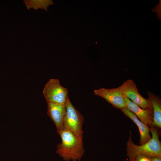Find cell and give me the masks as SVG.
<instances>
[{"mask_svg": "<svg viewBox=\"0 0 161 161\" xmlns=\"http://www.w3.org/2000/svg\"><path fill=\"white\" fill-rule=\"evenodd\" d=\"M57 132L61 141L57 145L56 153L66 161L81 160L85 152L83 142L68 130L63 129Z\"/></svg>", "mask_w": 161, "mask_h": 161, "instance_id": "6da1fadb", "label": "cell"}, {"mask_svg": "<svg viewBox=\"0 0 161 161\" xmlns=\"http://www.w3.org/2000/svg\"><path fill=\"white\" fill-rule=\"evenodd\" d=\"M157 128L154 126H151L150 131L152 135L151 138L146 143L140 145L135 144L132 142L130 134L126 143V154L129 158L137 154L161 157L160 132Z\"/></svg>", "mask_w": 161, "mask_h": 161, "instance_id": "7a4b0ae2", "label": "cell"}, {"mask_svg": "<svg viewBox=\"0 0 161 161\" xmlns=\"http://www.w3.org/2000/svg\"><path fill=\"white\" fill-rule=\"evenodd\" d=\"M65 107L66 112L64 119L63 129L71 131L80 141L83 142V116L73 105L68 96L67 98Z\"/></svg>", "mask_w": 161, "mask_h": 161, "instance_id": "3957f363", "label": "cell"}, {"mask_svg": "<svg viewBox=\"0 0 161 161\" xmlns=\"http://www.w3.org/2000/svg\"><path fill=\"white\" fill-rule=\"evenodd\" d=\"M67 88L63 86L58 79H50L44 88L42 93L47 102L65 104L68 96Z\"/></svg>", "mask_w": 161, "mask_h": 161, "instance_id": "277c9868", "label": "cell"}, {"mask_svg": "<svg viewBox=\"0 0 161 161\" xmlns=\"http://www.w3.org/2000/svg\"><path fill=\"white\" fill-rule=\"evenodd\" d=\"M124 96L141 108L145 110L153 116V109L150 100L143 97L139 93L136 85L132 79H129L121 85Z\"/></svg>", "mask_w": 161, "mask_h": 161, "instance_id": "5b68a950", "label": "cell"}, {"mask_svg": "<svg viewBox=\"0 0 161 161\" xmlns=\"http://www.w3.org/2000/svg\"><path fill=\"white\" fill-rule=\"evenodd\" d=\"M94 94L104 98L115 108L121 110L126 107L125 97L122 92V86L112 89L101 88L94 90Z\"/></svg>", "mask_w": 161, "mask_h": 161, "instance_id": "8992f818", "label": "cell"}, {"mask_svg": "<svg viewBox=\"0 0 161 161\" xmlns=\"http://www.w3.org/2000/svg\"><path fill=\"white\" fill-rule=\"evenodd\" d=\"M47 114L54 123L57 132L63 128V121L66 110L65 104L47 102Z\"/></svg>", "mask_w": 161, "mask_h": 161, "instance_id": "52a82bcc", "label": "cell"}, {"mask_svg": "<svg viewBox=\"0 0 161 161\" xmlns=\"http://www.w3.org/2000/svg\"><path fill=\"white\" fill-rule=\"evenodd\" d=\"M124 114L130 118L139 128L140 135V145L147 142L151 138L150 134L149 126L142 121L127 107L121 109Z\"/></svg>", "mask_w": 161, "mask_h": 161, "instance_id": "ba28073f", "label": "cell"}, {"mask_svg": "<svg viewBox=\"0 0 161 161\" xmlns=\"http://www.w3.org/2000/svg\"><path fill=\"white\" fill-rule=\"evenodd\" d=\"M126 107L142 122L149 127L152 126L153 116L147 110L143 109L125 97Z\"/></svg>", "mask_w": 161, "mask_h": 161, "instance_id": "9c48e42d", "label": "cell"}, {"mask_svg": "<svg viewBox=\"0 0 161 161\" xmlns=\"http://www.w3.org/2000/svg\"><path fill=\"white\" fill-rule=\"evenodd\" d=\"M148 98L151 102L153 109L152 126L161 128V100L160 97L150 92H147Z\"/></svg>", "mask_w": 161, "mask_h": 161, "instance_id": "30bf717a", "label": "cell"}, {"mask_svg": "<svg viewBox=\"0 0 161 161\" xmlns=\"http://www.w3.org/2000/svg\"><path fill=\"white\" fill-rule=\"evenodd\" d=\"M24 4L27 9L32 8L37 10L38 9H44L45 10L50 5L53 4L52 0H25Z\"/></svg>", "mask_w": 161, "mask_h": 161, "instance_id": "8fae6325", "label": "cell"}, {"mask_svg": "<svg viewBox=\"0 0 161 161\" xmlns=\"http://www.w3.org/2000/svg\"><path fill=\"white\" fill-rule=\"evenodd\" d=\"M130 161H151V157L143 154H137L129 158Z\"/></svg>", "mask_w": 161, "mask_h": 161, "instance_id": "7c38bea8", "label": "cell"}, {"mask_svg": "<svg viewBox=\"0 0 161 161\" xmlns=\"http://www.w3.org/2000/svg\"><path fill=\"white\" fill-rule=\"evenodd\" d=\"M151 161H161V157L158 156L151 157Z\"/></svg>", "mask_w": 161, "mask_h": 161, "instance_id": "4fadbf2b", "label": "cell"}]
</instances>
